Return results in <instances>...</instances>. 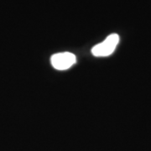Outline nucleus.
<instances>
[{
	"label": "nucleus",
	"instance_id": "obj_2",
	"mask_svg": "<svg viewBox=\"0 0 151 151\" xmlns=\"http://www.w3.org/2000/svg\"><path fill=\"white\" fill-rule=\"evenodd\" d=\"M51 65L55 69L64 70L69 69L76 62V55L70 52H60L54 54L51 58Z\"/></svg>",
	"mask_w": 151,
	"mask_h": 151
},
{
	"label": "nucleus",
	"instance_id": "obj_1",
	"mask_svg": "<svg viewBox=\"0 0 151 151\" xmlns=\"http://www.w3.org/2000/svg\"><path fill=\"white\" fill-rule=\"evenodd\" d=\"M119 43V35L118 34H111L103 42L94 45L92 49V53L97 57H105L114 52Z\"/></svg>",
	"mask_w": 151,
	"mask_h": 151
}]
</instances>
